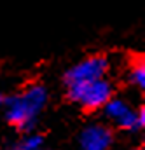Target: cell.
Here are the masks:
<instances>
[{
    "label": "cell",
    "instance_id": "cell-12",
    "mask_svg": "<svg viewBox=\"0 0 145 150\" xmlns=\"http://www.w3.org/2000/svg\"><path fill=\"white\" fill-rule=\"evenodd\" d=\"M40 150H51V149H40Z\"/></svg>",
    "mask_w": 145,
    "mask_h": 150
},
{
    "label": "cell",
    "instance_id": "cell-2",
    "mask_svg": "<svg viewBox=\"0 0 145 150\" xmlns=\"http://www.w3.org/2000/svg\"><path fill=\"white\" fill-rule=\"evenodd\" d=\"M112 94H114L112 84L105 79H100L89 84H73V86H68L67 89L68 100L80 103L86 110H98L105 107L112 100Z\"/></svg>",
    "mask_w": 145,
    "mask_h": 150
},
{
    "label": "cell",
    "instance_id": "cell-8",
    "mask_svg": "<svg viewBox=\"0 0 145 150\" xmlns=\"http://www.w3.org/2000/svg\"><path fill=\"white\" fill-rule=\"evenodd\" d=\"M42 145H44V136L42 134H28L19 143V147L23 150H40Z\"/></svg>",
    "mask_w": 145,
    "mask_h": 150
},
{
    "label": "cell",
    "instance_id": "cell-9",
    "mask_svg": "<svg viewBox=\"0 0 145 150\" xmlns=\"http://www.w3.org/2000/svg\"><path fill=\"white\" fill-rule=\"evenodd\" d=\"M0 150H23L19 145H7V147H2Z\"/></svg>",
    "mask_w": 145,
    "mask_h": 150
},
{
    "label": "cell",
    "instance_id": "cell-11",
    "mask_svg": "<svg viewBox=\"0 0 145 150\" xmlns=\"http://www.w3.org/2000/svg\"><path fill=\"white\" fill-rule=\"evenodd\" d=\"M133 150H144V149H142V147H138V149H133Z\"/></svg>",
    "mask_w": 145,
    "mask_h": 150
},
{
    "label": "cell",
    "instance_id": "cell-10",
    "mask_svg": "<svg viewBox=\"0 0 145 150\" xmlns=\"http://www.w3.org/2000/svg\"><path fill=\"white\" fill-rule=\"evenodd\" d=\"M5 100H7V96H5L4 93H0V107H2V105H5Z\"/></svg>",
    "mask_w": 145,
    "mask_h": 150
},
{
    "label": "cell",
    "instance_id": "cell-5",
    "mask_svg": "<svg viewBox=\"0 0 145 150\" xmlns=\"http://www.w3.org/2000/svg\"><path fill=\"white\" fill-rule=\"evenodd\" d=\"M117 126L121 129H126V131H138V129H142L145 126V108L140 107L136 112H133L129 108L117 120Z\"/></svg>",
    "mask_w": 145,
    "mask_h": 150
},
{
    "label": "cell",
    "instance_id": "cell-7",
    "mask_svg": "<svg viewBox=\"0 0 145 150\" xmlns=\"http://www.w3.org/2000/svg\"><path fill=\"white\" fill-rule=\"evenodd\" d=\"M129 82H133L135 86H138L140 89L145 87V65H144V58L138 56L136 63L131 67L129 70Z\"/></svg>",
    "mask_w": 145,
    "mask_h": 150
},
{
    "label": "cell",
    "instance_id": "cell-3",
    "mask_svg": "<svg viewBox=\"0 0 145 150\" xmlns=\"http://www.w3.org/2000/svg\"><path fill=\"white\" fill-rule=\"evenodd\" d=\"M109 70V59L105 56H89L82 59L80 63L73 65L65 74V84H89L100 79H105V74Z\"/></svg>",
    "mask_w": 145,
    "mask_h": 150
},
{
    "label": "cell",
    "instance_id": "cell-4",
    "mask_svg": "<svg viewBox=\"0 0 145 150\" xmlns=\"http://www.w3.org/2000/svg\"><path fill=\"white\" fill-rule=\"evenodd\" d=\"M114 142V134L103 124L86 126L79 136V143L82 150H110Z\"/></svg>",
    "mask_w": 145,
    "mask_h": 150
},
{
    "label": "cell",
    "instance_id": "cell-6",
    "mask_svg": "<svg viewBox=\"0 0 145 150\" xmlns=\"http://www.w3.org/2000/svg\"><path fill=\"white\" fill-rule=\"evenodd\" d=\"M129 110V107H128V103H124L122 100H110L109 103L105 105V115L110 117V119H114L115 122L124 115V113Z\"/></svg>",
    "mask_w": 145,
    "mask_h": 150
},
{
    "label": "cell",
    "instance_id": "cell-1",
    "mask_svg": "<svg viewBox=\"0 0 145 150\" xmlns=\"http://www.w3.org/2000/svg\"><path fill=\"white\" fill-rule=\"evenodd\" d=\"M47 103V91L44 86L35 84L30 86L25 93L18 96H7L5 100V119L16 126L19 131L28 133L33 129L37 115L42 112V108Z\"/></svg>",
    "mask_w": 145,
    "mask_h": 150
}]
</instances>
